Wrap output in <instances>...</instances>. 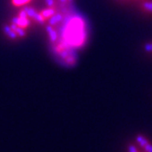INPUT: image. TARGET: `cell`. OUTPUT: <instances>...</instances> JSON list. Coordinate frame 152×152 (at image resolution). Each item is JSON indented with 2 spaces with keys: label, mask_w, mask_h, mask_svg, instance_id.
I'll list each match as a JSON object with an SVG mask.
<instances>
[{
  "label": "cell",
  "mask_w": 152,
  "mask_h": 152,
  "mask_svg": "<svg viewBox=\"0 0 152 152\" xmlns=\"http://www.w3.org/2000/svg\"><path fill=\"white\" fill-rule=\"evenodd\" d=\"M127 152H152V142L147 137L137 135L128 145Z\"/></svg>",
  "instance_id": "6da1fadb"
},
{
  "label": "cell",
  "mask_w": 152,
  "mask_h": 152,
  "mask_svg": "<svg viewBox=\"0 0 152 152\" xmlns=\"http://www.w3.org/2000/svg\"><path fill=\"white\" fill-rule=\"evenodd\" d=\"M11 28L16 32V34L18 36V37H20V38H24V37H26L27 36V32L25 31V28H21V27H19V26H18V25H16V24H11Z\"/></svg>",
  "instance_id": "8992f818"
},
{
  "label": "cell",
  "mask_w": 152,
  "mask_h": 152,
  "mask_svg": "<svg viewBox=\"0 0 152 152\" xmlns=\"http://www.w3.org/2000/svg\"><path fill=\"white\" fill-rule=\"evenodd\" d=\"M144 49L147 52H152V42L146 43L144 45Z\"/></svg>",
  "instance_id": "7c38bea8"
},
{
  "label": "cell",
  "mask_w": 152,
  "mask_h": 152,
  "mask_svg": "<svg viewBox=\"0 0 152 152\" xmlns=\"http://www.w3.org/2000/svg\"><path fill=\"white\" fill-rule=\"evenodd\" d=\"M46 29H47V32H48V35H49V38H50V40L52 42V43H55L57 41V39H58V34L56 30L53 28L52 26L50 25H48L46 27Z\"/></svg>",
  "instance_id": "3957f363"
},
{
  "label": "cell",
  "mask_w": 152,
  "mask_h": 152,
  "mask_svg": "<svg viewBox=\"0 0 152 152\" xmlns=\"http://www.w3.org/2000/svg\"><path fill=\"white\" fill-rule=\"evenodd\" d=\"M60 1H61V3H63V4H66V3L68 2V0H60Z\"/></svg>",
  "instance_id": "9a60e30c"
},
{
  "label": "cell",
  "mask_w": 152,
  "mask_h": 152,
  "mask_svg": "<svg viewBox=\"0 0 152 152\" xmlns=\"http://www.w3.org/2000/svg\"><path fill=\"white\" fill-rule=\"evenodd\" d=\"M68 2H72V0H68Z\"/></svg>",
  "instance_id": "2e32d148"
},
{
  "label": "cell",
  "mask_w": 152,
  "mask_h": 152,
  "mask_svg": "<svg viewBox=\"0 0 152 152\" xmlns=\"http://www.w3.org/2000/svg\"><path fill=\"white\" fill-rule=\"evenodd\" d=\"M40 12V14L44 17V18L46 19V20H48L50 18H51L54 14H56L57 12H56V9H55V7H48V8H45V9H43V10H41V11H39Z\"/></svg>",
  "instance_id": "277c9868"
},
{
  "label": "cell",
  "mask_w": 152,
  "mask_h": 152,
  "mask_svg": "<svg viewBox=\"0 0 152 152\" xmlns=\"http://www.w3.org/2000/svg\"><path fill=\"white\" fill-rule=\"evenodd\" d=\"M29 1H31V0H12V4L14 6L19 7V6H22V5L28 3Z\"/></svg>",
  "instance_id": "8fae6325"
},
{
  "label": "cell",
  "mask_w": 152,
  "mask_h": 152,
  "mask_svg": "<svg viewBox=\"0 0 152 152\" xmlns=\"http://www.w3.org/2000/svg\"><path fill=\"white\" fill-rule=\"evenodd\" d=\"M45 2L49 7H55V6H56L55 0H45Z\"/></svg>",
  "instance_id": "4fadbf2b"
},
{
  "label": "cell",
  "mask_w": 152,
  "mask_h": 152,
  "mask_svg": "<svg viewBox=\"0 0 152 152\" xmlns=\"http://www.w3.org/2000/svg\"><path fill=\"white\" fill-rule=\"evenodd\" d=\"M12 23L23 28H26L30 25V21H29V18H19L18 16L12 18Z\"/></svg>",
  "instance_id": "7a4b0ae2"
},
{
  "label": "cell",
  "mask_w": 152,
  "mask_h": 152,
  "mask_svg": "<svg viewBox=\"0 0 152 152\" xmlns=\"http://www.w3.org/2000/svg\"><path fill=\"white\" fill-rule=\"evenodd\" d=\"M61 20H62V15L60 13H56L48 19V22H49V25L53 27V26L57 25L59 22H61Z\"/></svg>",
  "instance_id": "5b68a950"
},
{
  "label": "cell",
  "mask_w": 152,
  "mask_h": 152,
  "mask_svg": "<svg viewBox=\"0 0 152 152\" xmlns=\"http://www.w3.org/2000/svg\"><path fill=\"white\" fill-rule=\"evenodd\" d=\"M24 10L26 11V13H27L28 17L29 18H32V19L34 18V17H35L36 13L38 12V11H36V9L32 8V7H25V8H24Z\"/></svg>",
  "instance_id": "9c48e42d"
},
{
  "label": "cell",
  "mask_w": 152,
  "mask_h": 152,
  "mask_svg": "<svg viewBox=\"0 0 152 152\" xmlns=\"http://www.w3.org/2000/svg\"><path fill=\"white\" fill-rule=\"evenodd\" d=\"M141 7H142L145 11L152 13V1H143L141 3Z\"/></svg>",
  "instance_id": "ba28073f"
},
{
  "label": "cell",
  "mask_w": 152,
  "mask_h": 152,
  "mask_svg": "<svg viewBox=\"0 0 152 152\" xmlns=\"http://www.w3.org/2000/svg\"><path fill=\"white\" fill-rule=\"evenodd\" d=\"M3 28H4V32L6 33V35H7V36H8L10 39H17L18 35L16 34V32L11 28V27H10V26H8V25H5Z\"/></svg>",
  "instance_id": "52a82bcc"
},
{
  "label": "cell",
  "mask_w": 152,
  "mask_h": 152,
  "mask_svg": "<svg viewBox=\"0 0 152 152\" xmlns=\"http://www.w3.org/2000/svg\"><path fill=\"white\" fill-rule=\"evenodd\" d=\"M33 19L36 21V22H38L39 24H41V25L44 24V23H45V21H46V19L44 18V17H43V16L40 14V12H37Z\"/></svg>",
  "instance_id": "30bf717a"
},
{
  "label": "cell",
  "mask_w": 152,
  "mask_h": 152,
  "mask_svg": "<svg viewBox=\"0 0 152 152\" xmlns=\"http://www.w3.org/2000/svg\"><path fill=\"white\" fill-rule=\"evenodd\" d=\"M18 17H19V18H28V15H27V13H26V11H25L24 9H22V10H21V11L19 12Z\"/></svg>",
  "instance_id": "5bb4252c"
}]
</instances>
